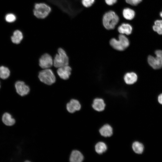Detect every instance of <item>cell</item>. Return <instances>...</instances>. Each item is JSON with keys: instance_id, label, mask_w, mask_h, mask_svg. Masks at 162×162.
<instances>
[{"instance_id": "1", "label": "cell", "mask_w": 162, "mask_h": 162, "mask_svg": "<svg viewBox=\"0 0 162 162\" xmlns=\"http://www.w3.org/2000/svg\"><path fill=\"white\" fill-rule=\"evenodd\" d=\"M119 20L118 16L114 11L110 10L105 13L103 16V25L107 30L113 29L118 23Z\"/></svg>"}, {"instance_id": "2", "label": "cell", "mask_w": 162, "mask_h": 162, "mask_svg": "<svg viewBox=\"0 0 162 162\" xmlns=\"http://www.w3.org/2000/svg\"><path fill=\"white\" fill-rule=\"evenodd\" d=\"M51 10V7L44 2L36 3L33 10L34 15L37 18L44 19L49 15Z\"/></svg>"}, {"instance_id": "3", "label": "cell", "mask_w": 162, "mask_h": 162, "mask_svg": "<svg viewBox=\"0 0 162 162\" xmlns=\"http://www.w3.org/2000/svg\"><path fill=\"white\" fill-rule=\"evenodd\" d=\"M118 40L112 38L110 40V43L114 49L118 51H123L128 47L129 41L128 38L124 34L119 35Z\"/></svg>"}, {"instance_id": "4", "label": "cell", "mask_w": 162, "mask_h": 162, "mask_svg": "<svg viewBox=\"0 0 162 162\" xmlns=\"http://www.w3.org/2000/svg\"><path fill=\"white\" fill-rule=\"evenodd\" d=\"M53 65L56 68L68 65L69 59L65 51L60 48L58 50V53L55 56Z\"/></svg>"}, {"instance_id": "5", "label": "cell", "mask_w": 162, "mask_h": 162, "mask_svg": "<svg viewBox=\"0 0 162 162\" xmlns=\"http://www.w3.org/2000/svg\"><path fill=\"white\" fill-rule=\"evenodd\" d=\"M38 77L41 82L49 85L54 83L56 81V77L53 72L49 68L40 71Z\"/></svg>"}, {"instance_id": "6", "label": "cell", "mask_w": 162, "mask_h": 162, "mask_svg": "<svg viewBox=\"0 0 162 162\" xmlns=\"http://www.w3.org/2000/svg\"><path fill=\"white\" fill-rule=\"evenodd\" d=\"M67 111L70 113H73L80 111L81 108V104L77 99L73 98L68 102L66 105Z\"/></svg>"}, {"instance_id": "7", "label": "cell", "mask_w": 162, "mask_h": 162, "mask_svg": "<svg viewBox=\"0 0 162 162\" xmlns=\"http://www.w3.org/2000/svg\"><path fill=\"white\" fill-rule=\"evenodd\" d=\"M53 64V60L52 56L48 53L43 54L39 60V65L44 69L50 68Z\"/></svg>"}, {"instance_id": "8", "label": "cell", "mask_w": 162, "mask_h": 162, "mask_svg": "<svg viewBox=\"0 0 162 162\" xmlns=\"http://www.w3.org/2000/svg\"><path fill=\"white\" fill-rule=\"evenodd\" d=\"M15 87L17 94L21 96L28 94L30 89L28 86L22 81H17L15 84Z\"/></svg>"}, {"instance_id": "9", "label": "cell", "mask_w": 162, "mask_h": 162, "mask_svg": "<svg viewBox=\"0 0 162 162\" xmlns=\"http://www.w3.org/2000/svg\"><path fill=\"white\" fill-rule=\"evenodd\" d=\"M106 106L105 100L100 98H96L94 99L92 104V106L94 110L98 112L103 111Z\"/></svg>"}, {"instance_id": "10", "label": "cell", "mask_w": 162, "mask_h": 162, "mask_svg": "<svg viewBox=\"0 0 162 162\" xmlns=\"http://www.w3.org/2000/svg\"><path fill=\"white\" fill-rule=\"evenodd\" d=\"M84 156L82 152L77 149H73L71 152L69 158L70 162H82Z\"/></svg>"}, {"instance_id": "11", "label": "cell", "mask_w": 162, "mask_h": 162, "mask_svg": "<svg viewBox=\"0 0 162 162\" xmlns=\"http://www.w3.org/2000/svg\"><path fill=\"white\" fill-rule=\"evenodd\" d=\"M71 71L70 67L67 65L58 68L57 72L61 79L66 80L69 78Z\"/></svg>"}, {"instance_id": "12", "label": "cell", "mask_w": 162, "mask_h": 162, "mask_svg": "<svg viewBox=\"0 0 162 162\" xmlns=\"http://www.w3.org/2000/svg\"><path fill=\"white\" fill-rule=\"evenodd\" d=\"M99 132L100 135L103 137H110L113 134V128L110 124L106 123L99 128Z\"/></svg>"}, {"instance_id": "13", "label": "cell", "mask_w": 162, "mask_h": 162, "mask_svg": "<svg viewBox=\"0 0 162 162\" xmlns=\"http://www.w3.org/2000/svg\"><path fill=\"white\" fill-rule=\"evenodd\" d=\"M148 62L150 66L154 69H158L162 67V61L156 57L150 55L148 57Z\"/></svg>"}, {"instance_id": "14", "label": "cell", "mask_w": 162, "mask_h": 162, "mask_svg": "<svg viewBox=\"0 0 162 162\" xmlns=\"http://www.w3.org/2000/svg\"><path fill=\"white\" fill-rule=\"evenodd\" d=\"M131 148L133 152L138 154H142L145 149V146L143 144L138 140L135 141L133 142Z\"/></svg>"}, {"instance_id": "15", "label": "cell", "mask_w": 162, "mask_h": 162, "mask_svg": "<svg viewBox=\"0 0 162 162\" xmlns=\"http://www.w3.org/2000/svg\"><path fill=\"white\" fill-rule=\"evenodd\" d=\"M117 30L120 34L129 35L132 33V27L130 24L123 23L119 26Z\"/></svg>"}, {"instance_id": "16", "label": "cell", "mask_w": 162, "mask_h": 162, "mask_svg": "<svg viewBox=\"0 0 162 162\" xmlns=\"http://www.w3.org/2000/svg\"><path fill=\"white\" fill-rule=\"evenodd\" d=\"M138 76L134 72L127 73L124 76V80L127 84L131 85L135 83L137 80Z\"/></svg>"}, {"instance_id": "17", "label": "cell", "mask_w": 162, "mask_h": 162, "mask_svg": "<svg viewBox=\"0 0 162 162\" xmlns=\"http://www.w3.org/2000/svg\"><path fill=\"white\" fill-rule=\"evenodd\" d=\"M108 149L107 145L103 141L97 142L94 146V149L96 152L100 155L105 152Z\"/></svg>"}, {"instance_id": "18", "label": "cell", "mask_w": 162, "mask_h": 162, "mask_svg": "<svg viewBox=\"0 0 162 162\" xmlns=\"http://www.w3.org/2000/svg\"><path fill=\"white\" fill-rule=\"evenodd\" d=\"M23 38V33L19 30H15L11 37L12 42L15 44H18L20 43Z\"/></svg>"}, {"instance_id": "19", "label": "cell", "mask_w": 162, "mask_h": 162, "mask_svg": "<svg viewBox=\"0 0 162 162\" xmlns=\"http://www.w3.org/2000/svg\"><path fill=\"white\" fill-rule=\"evenodd\" d=\"M2 120L4 124L8 126H12L16 122L15 120L12 117L10 114L7 112H5L3 114Z\"/></svg>"}, {"instance_id": "20", "label": "cell", "mask_w": 162, "mask_h": 162, "mask_svg": "<svg viewBox=\"0 0 162 162\" xmlns=\"http://www.w3.org/2000/svg\"><path fill=\"white\" fill-rule=\"evenodd\" d=\"M122 14L123 17L125 19L131 20L134 18L135 13L133 9L129 8H125L123 10Z\"/></svg>"}, {"instance_id": "21", "label": "cell", "mask_w": 162, "mask_h": 162, "mask_svg": "<svg viewBox=\"0 0 162 162\" xmlns=\"http://www.w3.org/2000/svg\"><path fill=\"white\" fill-rule=\"evenodd\" d=\"M9 69L4 66L0 67V78L3 79L8 78L10 75Z\"/></svg>"}, {"instance_id": "22", "label": "cell", "mask_w": 162, "mask_h": 162, "mask_svg": "<svg viewBox=\"0 0 162 162\" xmlns=\"http://www.w3.org/2000/svg\"><path fill=\"white\" fill-rule=\"evenodd\" d=\"M153 29L158 34H162V20H157L155 21L153 26Z\"/></svg>"}, {"instance_id": "23", "label": "cell", "mask_w": 162, "mask_h": 162, "mask_svg": "<svg viewBox=\"0 0 162 162\" xmlns=\"http://www.w3.org/2000/svg\"><path fill=\"white\" fill-rule=\"evenodd\" d=\"M81 2L83 7L88 8L91 7L94 4L95 0H81Z\"/></svg>"}, {"instance_id": "24", "label": "cell", "mask_w": 162, "mask_h": 162, "mask_svg": "<svg viewBox=\"0 0 162 162\" xmlns=\"http://www.w3.org/2000/svg\"><path fill=\"white\" fill-rule=\"evenodd\" d=\"M6 20L9 22H12L16 21V17L13 14H7L5 16Z\"/></svg>"}, {"instance_id": "25", "label": "cell", "mask_w": 162, "mask_h": 162, "mask_svg": "<svg viewBox=\"0 0 162 162\" xmlns=\"http://www.w3.org/2000/svg\"><path fill=\"white\" fill-rule=\"evenodd\" d=\"M126 2L131 5L136 6L140 3L142 0H125Z\"/></svg>"}, {"instance_id": "26", "label": "cell", "mask_w": 162, "mask_h": 162, "mask_svg": "<svg viewBox=\"0 0 162 162\" xmlns=\"http://www.w3.org/2000/svg\"><path fill=\"white\" fill-rule=\"evenodd\" d=\"M156 56L162 60V50H157L155 51Z\"/></svg>"}, {"instance_id": "27", "label": "cell", "mask_w": 162, "mask_h": 162, "mask_svg": "<svg viewBox=\"0 0 162 162\" xmlns=\"http://www.w3.org/2000/svg\"><path fill=\"white\" fill-rule=\"evenodd\" d=\"M117 0H105L106 4L108 5L112 6L116 3Z\"/></svg>"}, {"instance_id": "28", "label": "cell", "mask_w": 162, "mask_h": 162, "mask_svg": "<svg viewBox=\"0 0 162 162\" xmlns=\"http://www.w3.org/2000/svg\"><path fill=\"white\" fill-rule=\"evenodd\" d=\"M157 100L159 104L162 105V93L158 96Z\"/></svg>"}, {"instance_id": "29", "label": "cell", "mask_w": 162, "mask_h": 162, "mask_svg": "<svg viewBox=\"0 0 162 162\" xmlns=\"http://www.w3.org/2000/svg\"><path fill=\"white\" fill-rule=\"evenodd\" d=\"M160 16L162 18V11L160 13Z\"/></svg>"}, {"instance_id": "30", "label": "cell", "mask_w": 162, "mask_h": 162, "mask_svg": "<svg viewBox=\"0 0 162 162\" xmlns=\"http://www.w3.org/2000/svg\"><path fill=\"white\" fill-rule=\"evenodd\" d=\"M44 121H43V122H44ZM42 125H43V124H42ZM42 128H43V126H42ZM42 130H43V128H42Z\"/></svg>"}, {"instance_id": "31", "label": "cell", "mask_w": 162, "mask_h": 162, "mask_svg": "<svg viewBox=\"0 0 162 162\" xmlns=\"http://www.w3.org/2000/svg\"><path fill=\"white\" fill-rule=\"evenodd\" d=\"M29 139V138H28V140Z\"/></svg>"}, {"instance_id": "32", "label": "cell", "mask_w": 162, "mask_h": 162, "mask_svg": "<svg viewBox=\"0 0 162 162\" xmlns=\"http://www.w3.org/2000/svg\"></svg>"}]
</instances>
